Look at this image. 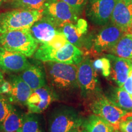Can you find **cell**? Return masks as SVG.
<instances>
[{"instance_id": "11", "label": "cell", "mask_w": 132, "mask_h": 132, "mask_svg": "<svg viewBox=\"0 0 132 132\" xmlns=\"http://www.w3.org/2000/svg\"><path fill=\"white\" fill-rule=\"evenodd\" d=\"M59 100L56 94L47 85L32 90L28 99L26 106L29 113L40 114L45 111L54 102Z\"/></svg>"}, {"instance_id": "29", "label": "cell", "mask_w": 132, "mask_h": 132, "mask_svg": "<svg viewBox=\"0 0 132 132\" xmlns=\"http://www.w3.org/2000/svg\"><path fill=\"white\" fill-rule=\"evenodd\" d=\"M118 130L121 132H132V119L123 118L119 124Z\"/></svg>"}, {"instance_id": "3", "label": "cell", "mask_w": 132, "mask_h": 132, "mask_svg": "<svg viewBox=\"0 0 132 132\" xmlns=\"http://www.w3.org/2000/svg\"><path fill=\"white\" fill-rule=\"evenodd\" d=\"M39 43L33 37L29 28L19 29L0 34V47L29 57L34 55Z\"/></svg>"}, {"instance_id": "9", "label": "cell", "mask_w": 132, "mask_h": 132, "mask_svg": "<svg viewBox=\"0 0 132 132\" xmlns=\"http://www.w3.org/2000/svg\"><path fill=\"white\" fill-rule=\"evenodd\" d=\"M117 0H88L86 14L90 22L103 26L110 21Z\"/></svg>"}, {"instance_id": "24", "label": "cell", "mask_w": 132, "mask_h": 132, "mask_svg": "<svg viewBox=\"0 0 132 132\" xmlns=\"http://www.w3.org/2000/svg\"><path fill=\"white\" fill-rule=\"evenodd\" d=\"M47 0H11V6L16 9L42 11Z\"/></svg>"}, {"instance_id": "23", "label": "cell", "mask_w": 132, "mask_h": 132, "mask_svg": "<svg viewBox=\"0 0 132 132\" xmlns=\"http://www.w3.org/2000/svg\"><path fill=\"white\" fill-rule=\"evenodd\" d=\"M23 132H46L42 117L39 114L24 113Z\"/></svg>"}, {"instance_id": "26", "label": "cell", "mask_w": 132, "mask_h": 132, "mask_svg": "<svg viewBox=\"0 0 132 132\" xmlns=\"http://www.w3.org/2000/svg\"><path fill=\"white\" fill-rule=\"evenodd\" d=\"M68 42V40H67V38L64 34V33L62 32L61 31H59L52 40L41 44L48 48H50L59 49L64 47Z\"/></svg>"}, {"instance_id": "20", "label": "cell", "mask_w": 132, "mask_h": 132, "mask_svg": "<svg viewBox=\"0 0 132 132\" xmlns=\"http://www.w3.org/2000/svg\"><path fill=\"white\" fill-rule=\"evenodd\" d=\"M24 114L13 105L0 127V132H23Z\"/></svg>"}, {"instance_id": "32", "label": "cell", "mask_w": 132, "mask_h": 132, "mask_svg": "<svg viewBox=\"0 0 132 132\" xmlns=\"http://www.w3.org/2000/svg\"><path fill=\"white\" fill-rule=\"evenodd\" d=\"M123 118H127V119H132V112H130V113H128Z\"/></svg>"}, {"instance_id": "37", "label": "cell", "mask_w": 132, "mask_h": 132, "mask_svg": "<svg viewBox=\"0 0 132 132\" xmlns=\"http://www.w3.org/2000/svg\"><path fill=\"white\" fill-rule=\"evenodd\" d=\"M130 32L132 33V26H131V29H130Z\"/></svg>"}, {"instance_id": "14", "label": "cell", "mask_w": 132, "mask_h": 132, "mask_svg": "<svg viewBox=\"0 0 132 132\" xmlns=\"http://www.w3.org/2000/svg\"><path fill=\"white\" fill-rule=\"evenodd\" d=\"M110 21L125 32L132 26V0H117Z\"/></svg>"}, {"instance_id": "18", "label": "cell", "mask_w": 132, "mask_h": 132, "mask_svg": "<svg viewBox=\"0 0 132 132\" xmlns=\"http://www.w3.org/2000/svg\"><path fill=\"white\" fill-rule=\"evenodd\" d=\"M29 30L33 37L40 44L52 40L59 31L57 26L44 16L36 21Z\"/></svg>"}, {"instance_id": "1", "label": "cell", "mask_w": 132, "mask_h": 132, "mask_svg": "<svg viewBox=\"0 0 132 132\" xmlns=\"http://www.w3.org/2000/svg\"><path fill=\"white\" fill-rule=\"evenodd\" d=\"M44 65L47 85L59 99H68L80 93L77 65L45 62Z\"/></svg>"}, {"instance_id": "10", "label": "cell", "mask_w": 132, "mask_h": 132, "mask_svg": "<svg viewBox=\"0 0 132 132\" xmlns=\"http://www.w3.org/2000/svg\"><path fill=\"white\" fill-rule=\"evenodd\" d=\"M125 32L110 21L103 26L94 39L92 48L98 53L108 52Z\"/></svg>"}, {"instance_id": "27", "label": "cell", "mask_w": 132, "mask_h": 132, "mask_svg": "<svg viewBox=\"0 0 132 132\" xmlns=\"http://www.w3.org/2000/svg\"><path fill=\"white\" fill-rule=\"evenodd\" d=\"M13 106V105L7 97L4 94H0V127Z\"/></svg>"}, {"instance_id": "35", "label": "cell", "mask_w": 132, "mask_h": 132, "mask_svg": "<svg viewBox=\"0 0 132 132\" xmlns=\"http://www.w3.org/2000/svg\"><path fill=\"white\" fill-rule=\"evenodd\" d=\"M75 132H85V131H84L83 130H79V131H77Z\"/></svg>"}, {"instance_id": "6", "label": "cell", "mask_w": 132, "mask_h": 132, "mask_svg": "<svg viewBox=\"0 0 132 132\" xmlns=\"http://www.w3.org/2000/svg\"><path fill=\"white\" fill-rule=\"evenodd\" d=\"M42 16V11L21 9L0 13V34L8 31L30 28Z\"/></svg>"}, {"instance_id": "5", "label": "cell", "mask_w": 132, "mask_h": 132, "mask_svg": "<svg viewBox=\"0 0 132 132\" xmlns=\"http://www.w3.org/2000/svg\"><path fill=\"white\" fill-rule=\"evenodd\" d=\"M77 78L80 93L82 98L91 101L102 94L96 70L94 68L89 57H84L77 66Z\"/></svg>"}, {"instance_id": "4", "label": "cell", "mask_w": 132, "mask_h": 132, "mask_svg": "<svg viewBox=\"0 0 132 132\" xmlns=\"http://www.w3.org/2000/svg\"><path fill=\"white\" fill-rule=\"evenodd\" d=\"M39 61L55 62L78 65L83 59V53L80 48L68 42L59 49H53L40 44L34 54Z\"/></svg>"}, {"instance_id": "30", "label": "cell", "mask_w": 132, "mask_h": 132, "mask_svg": "<svg viewBox=\"0 0 132 132\" xmlns=\"http://www.w3.org/2000/svg\"><path fill=\"white\" fill-rule=\"evenodd\" d=\"M11 84L7 80H5L0 86V94L7 95L11 90Z\"/></svg>"}, {"instance_id": "34", "label": "cell", "mask_w": 132, "mask_h": 132, "mask_svg": "<svg viewBox=\"0 0 132 132\" xmlns=\"http://www.w3.org/2000/svg\"><path fill=\"white\" fill-rule=\"evenodd\" d=\"M129 76L130 77H131V78H132V70L130 71V75H129Z\"/></svg>"}, {"instance_id": "19", "label": "cell", "mask_w": 132, "mask_h": 132, "mask_svg": "<svg viewBox=\"0 0 132 132\" xmlns=\"http://www.w3.org/2000/svg\"><path fill=\"white\" fill-rule=\"evenodd\" d=\"M104 95L119 108L132 112V97L123 87H110Z\"/></svg>"}, {"instance_id": "21", "label": "cell", "mask_w": 132, "mask_h": 132, "mask_svg": "<svg viewBox=\"0 0 132 132\" xmlns=\"http://www.w3.org/2000/svg\"><path fill=\"white\" fill-rule=\"evenodd\" d=\"M108 53L124 59H132V33L125 32Z\"/></svg>"}, {"instance_id": "36", "label": "cell", "mask_w": 132, "mask_h": 132, "mask_svg": "<svg viewBox=\"0 0 132 132\" xmlns=\"http://www.w3.org/2000/svg\"><path fill=\"white\" fill-rule=\"evenodd\" d=\"M114 132H121V131H119V130H115L114 131Z\"/></svg>"}, {"instance_id": "2", "label": "cell", "mask_w": 132, "mask_h": 132, "mask_svg": "<svg viewBox=\"0 0 132 132\" xmlns=\"http://www.w3.org/2000/svg\"><path fill=\"white\" fill-rule=\"evenodd\" d=\"M85 118L77 109L61 105L51 111L48 118L47 132H75L82 130Z\"/></svg>"}, {"instance_id": "15", "label": "cell", "mask_w": 132, "mask_h": 132, "mask_svg": "<svg viewBox=\"0 0 132 132\" xmlns=\"http://www.w3.org/2000/svg\"><path fill=\"white\" fill-rule=\"evenodd\" d=\"M105 56L108 57L111 64L110 77L118 86L122 87L132 70L130 60L109 53L105 54Z\"/></svg>"}, {"instance_id": "12", "label": "cell", "mask_w": 132, "mask_h": 132, "mask_svg": "<svg viewBox=\"0 0 132 132\" xmlns=\"http://www.w3.org/2000/svg\"><path fill=\"white\" fill-rule=\"evenodd\" d=\"M25 56L0 47V70L7 74L19 73L31 63Z\"/></svg>"}, {"instance_id": "7", "label": "cell", "mask_w": 132, "mask_h": 132, "mask_svg": "<svg viewBox=\"0 0 132 132\" xmlns=\"http://www.w3.org/2000/svg\"><path fill=\"white\" fill-rule=\"evenodd\" d=\"M43 16L60 28L68 23H75L80 15L62 0H47L42 10Z\"/></svg>"}, {"instance_id": "25", "label": "cell", "mask_w": 132, "mask_h": 132, "mask_svg": "<svg viewBox=\"0 0 132 132\" xmlns=\"http://www.w3.org/2000/svg\"><path fill=\"white\" fill-rule=\"evenodd\" d=\"M94 68L95 70H100L105 77H110L111 70V64L108 57L106 56L95 59L92 62Z\"/></svg>"}, {"instance_id": "31", "label": "cell", "mask_w": 132, "mask_h": 132, "mask_svg": "<svg viewBox=\"0 0 132 132\" xmlns=\"http://www.w3.org/2000/svg\"><path fill=\"white\" fill-rule=\"evenodd\" d=\"M4 80H5L4 78V76H3V74L2 73V72H1V70H0V86L2 85Z\"/></svg>"}, {"instance_id": "17", "label": "cell", "mask_w": 132, "mask_h": 132, "mask_svg": "<svg viewBox=\"0 0 132 132\" xmlns=\"http://www.w3.org/2000/svg\"><path fill=\"white\" fill-rule=\"evenodd\" d=\"M19 75L32 90L47 85L45 67L40 62L31 64Z\"/></svg>"}, {"instance_id": "8", "label": "cell", "mask_w": 132, "mask_h": 132, "mask_svg": "<svg viewBox=\"0 0 132 132\" xmlns=\"http://www.w3.org/2000/svg\"><path fill=\"white\" fill-rule=\"evenodd\" d=\"M90 108L94 114L102 117L113 125L115 130L118 129L120 122L130 113L119 108L103 94L90 101Z\"/></svg>"}, {"instance_id": "38", "label": "cell", "mask_w": 132, "mask_h": 132, "mask_svg": "<svg viewBox=\"0 0 132 132\" xmlns=\"http://www.w3.org/2000/svg\"><path fill=\"white\" fill-rule=\"evenodd\" d=\"M130 62H131V65H132V59L130 60Z\"/></svg>"}, {"instance_id": "16", "label": "cell", "mask_w": 132, "mask_h": 132, "mask_svg": "<svg viewBox=\"0 0 132 132\" xmlns=\"http://www.w3.org/2000/svg\"><path fill=\"white\" fill-rule=\"evenodd\" d=\"M88 24L82 19H78L75 23H68L61 26L59 30L64 33L67 40L78 48L83 47L85 36L86 34Z\"/></svg>"}, {"instance_id": "33", "label": "cell", "mask_w": 132, "mask_h": 132, "mask_svg": "<svg viewBox=\"0 0 132 132\" xmlns=\"http://www.w3.org/2000/svg\"><path fill=\"white\" fill-rule=\"evenodd\" d=\"M8 1H10V0H0V6H1L3 4H4V3L7 2Z\"/></svg>"}, {"instance_id": "22", "label": "cell", "mask_w": 132, "mask_h": 132, "mask_svg": "<svg viewBox=\"0 0 132 132\" xmlns=\"http://www.w3.org/2000/svg\"><path fill=\"white\" fill-rule=\"evenodd\" d=\"M82 130L85 132H114L115 128L105 119L93 114L85 118Z\"/></svg>"}, {"instance_id": "13", "label": "cell", "mask_w": 132, "mask_h": 132, "mask_svg": "<svg viewBox=\"0 0 132 132\" xmlns=\"http://www.w3.org/2000/svg\"><path fill=\"white\" fill-rule=\"evenodd\" d=\"M7 80L11 84V90L5 95L12 104L26 106L28 99L32 90L19 75L11 74Z\"/></svg>"}, {"instance_id": "28", "label": "cell", "mask_w": 132, "mask_h": 132, "mask_svg": "<svg viewBox=\"0 0 132 132\" xmlns=\"http://www.w3.org/2000/svg\"><path fill=\"white\" fill-rule=\"evenodd\" d=\"M74 9L80 15L86 6L88 0H62Z\"/></svg>"}]
</instances>
